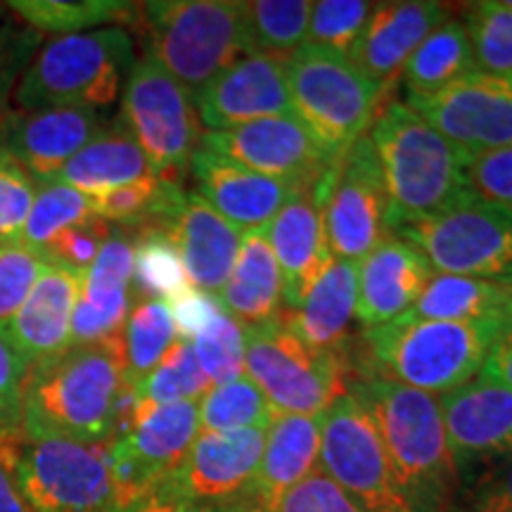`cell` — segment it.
I'll return each mask as SVG.
<instances>
[{
	"label": "cell",
	"mask_w": 512,
	"mask_h": 512,
	"mask_svg": "<svg viewBox=\"0 0 512 512\" xmlns=\"http://www.w3.org/2000/svg\"><path fill=\"white\" fill-rule=\"evenodd\" d=\"M102 131L88 107H46L0 119V147L10 152L36 185L50 183L62 166Z\"/></svg>",
	"instance_id": "20"
},
{
	"label": "cell",
	"mask_w": 512,
	"mask_h": 512,
	"mask_svg": "<svg viewBox=\"0 0 512 512\" xmlns=\"http://www.w3.org/2000/svg\"><path fill=\"white\" fill-rule=\"evenodd\" d=\"M347 394L373 418L408 512H446L460 491L437 396L363 373Z\"/></svg>",
	"instance_id": "1"
},
{
	"label": "cell",
	"mask_w": 512,
	"mask_h": 512,
	"mask_svg": "<svg viewBox=\"0 0 512 512\" xmlns=\"http://www.w3.org/2000/svg\"><path fill=\"white\" fill-rule=\"evenodd\" d=\"M268 242L283 278V302L297 311L335 261L323 228V176L299 185L268 223Z\"/></svg>",
	"instance_id": "18"
},
{
	"label": "cell",
	"mask_w": 512,
	"mask_h": 512,
	"mask_svg": "<svg viewBox=\"0 0 512 512\" xmlns=\"http://www.w3.org/2000/svg\"><path fill=\"white\" fill-rule=\"evenodd\" d=\"M432 278V266L411 242L387 235L358 261V323L373 330L401 318L418 304Z\"/></svg>",
	"instance_id": "23"
},
{
	"label": "cell",
	"mask_w": 512,
	"mask_h": 512,
	"mask_svg": "<svg viewBox=\"0 0 512 512\" xmlns=\"http://www.w3.org/2000/svg\"><path fill=\"white\" fill-rule=\"evenodd\" d=\"M190 171L197 181V195L242 233L268 228L273 216L299 188V185L254 174L245 166L214 155L204 147H197L192 155Z\"/></svg>",
	"instance_id": "24"
},
{
	"label": "cell",
	"mask_w": 512,
	"mask_h": 512,
	"mask_svg": "<svg viewBox=\"0 0 512 512\" xmlns=\"http://www.w3.org/2000/svg\"><path fill=\"white\" fill-rule=\"evenodd\" d=\"M318 465L366 512H408L380 432L351 394L337 396L320 415Z\"/></svg>",
	"instance_id": "12"
},
{
	"label": "cell",
	"mask_w": 512,
	"mask_h": 512,
	"mask_svg": "<svg viewBox=\"0 0 512 512\" xmlns=\"http://www.w3.org/2000/svg\"><path fill=\"white\" fill-rule=\"evenodd\" d=\"M8 10L38 34L57 36L83 34L138 15V5L124 0H15L8 3Z\"/></svg>",
	"instance_id": "34"
},
{
	"label": "cell",
	"mask_w": 512,
	"mask_h": 512,
	"mask_svg": "<svg viewBox=\"0 0 512 512\" xmlns=\"http://www.w3.org/2000/svg\"><path fill=\"white\" fill-rule=\"evenodd\" d=\"M458 482L467 486L512 460V392L477 375L437 396Z\"/></svg>",
	"instance_id": "14"
},
{
	"label": "cell",
	"mask_w": 512,
	"mask_h": 512,
	"mask_svg": "<svg viewBox=\"0 0 512 512\" xmlns=\"http://www.w3.org/2000/svg\"><path fill=\"white\" fill-rule=\"evenodd\" d=\"M266 430L200 432L188 456L157 489L192 503H252Z\"/></svg>",
	"instance_id": "17"
},
{
	"label": "cell",
	"mask_w": 512,
	"mask_h": 512,
	"mask_svg": "<svg viewBox=\"0 0 512 512\" xmlns=\"http://www.w3.org/2000/svg\"><path fill=\"white\" fill-rule=\"evenodd\" d=\"M124 387L121 335L69 347L29 368L22 394V434L110 441Z\"/></svg>",
	"instance_id": "2"
},
{
	"label": "cell",
	"mask_w": 512,
	"mask_h": 512,
	"mask_svg": "<svg viewBox=\"0 0 512 512\" xmlns=\"http://www.w3.org/2000/svg\"><path fill=\"white\" fill-rule=\"evenodd\" d=\"M110 223L93 219L86 223H79V226H72L62 230L57 238L41 249V256L48 261V264L62 266L67 271L83 275L88 268L93 266L95 256L100 254L105 240L112 235Z\"/></svg>",
	"instance_id": "46"
},
{
	"label": "cell",
	"mask_w": 512,
	"mask_h": 512,
	"mask_svg": "<svg viewBox=\"0 0 512 512\" xmlns=\"http://www.w3.org/2000/svg\"><path fill=\"white\" fill-rule=\"evenodd\" d=\"M43 266L46 259L41 252L22 242L0 245V330L8 328L12 316L29 297Z\"/></svg>",
	"instance_id": "44"
},
{
	"label": "cell",
	"mask_w": 512,
	"mask_h": 512,
	"mask_svg": "<svg viewBox=\"0 0 512 512\" xmlns=\"http://www.w3.org/2000/svg\"><path fill=\"white\" fill-rule=\"evenodd\" d=\"M211 387L214 384L204 375L195 349H192V342H188V339H178L174 347L169 349V354L162 358V363L145 380L136 384L143 413L150 411V408L166 406V403L200 401Z\"/></svg>",
	"instance_id": "39"
},
{
	"label": "cell",
	"mask_w": 512,
	"mask_h": 512,
	"mask_svg": "<svg viewBox=\"0 0 512 512\" xmlns=\"http://www.w3.org/2000/svg\"><path fill=\"white\" fill-rule=\"evenodd\" d=\"M169 311L171 318H174L176 332L181 339H188L192 342L200 332H204L214 323V318L223 311L216 294L202 292L197 287H188V290L178 294V297L171 299Z\"/></svg>",
	"instance_id": "52"
},
{
	"label": "cell",
	"mask_w": 512,
	"mask_h": 512,
	"mask_svg": "<svg viewBox=\"0 0 512 512\" xmlns=\"http://www.w3.org/2000/svg\"><path fill=\"white\" fill-rule=\"evenodd\" d=\"M159 230H164L178 249L190 285L219 294L238 261L242 230L223 219L197 192H188L176 214Z\"/></svg>",
	"instance_id": "25"
},
{
	"label": "cell",
	"mask_w": 512,
	"mask_h": 512,
	"mask_svg": "<svg viewBox=\"0 0 512 512\" xmlns=\"http://www.w3.org/2000/svg\"><path fill=\"white\" fill-rule=\"evenodd\" d=\"M81 278L79 273L46 261L29 297L5 328V335L24 356L29 368L69 349Z\"/></svg>",
	"instance_id": "26"
},
{
	"label": "cell",
	"mask_w": 512,
	"mask_h": 512,
	"mask_svg": "<svg viewBox=\"0 0 512 512\" xmlns=\"http://www.w3.org/2000/svg\"><path fill=\"white\" fill-rule=\"evenodd\" d=\"M133 302H171L178 294L188 290L190 280L185 273L181 256L169 235L159 228H143L133 235Z\"/></svg>",
	"instance_id": "37"
},
{
	"label": "cell",
	"mask_w": 512,
	"mask_h": 512,
	"mask_svg": "<svg viewBox=\"0 0 512 512\" xmlns=\"http://www.w3.org/2000/svg\"><path fill=\"white\" fill-rule=\"evenodd\" d=\"M313 3L309 0H254L245 3L249 55L285 62L309 36Z\"/></svg>",
	"instance_id": "35"
},
{
	"label": "cell",
	"mask_w": 512,
	"mask_h": 512,
	"mask_svg": "<svg viewBox=\"0 0 512 512\" xmlns=\"http://www.w3.org/2000/svg\"><path fill=\"white\" fill-rule=\"evenodd\" d=\"M133 249L136 242L124 230H112L93 266L83 273L81 292L72 316L69 347L100 344L124 332L131 313Z\"/></svg>",
	"instance_id": "22"
},
{
	"label": "cell",
	"mask_w": 512,
	"mask_h": 512,
	"mask_svg": "<svg viewBox=\"0 0 512 512\" xmlns=\"http://www.w3.org/2000/svg\"><path fill=\"white\" fill-rule=\"evenodd\" d=\"M41 41L43 34L27 24L19 27L15 19H10L8 5H0V112L8 105L10 93L19 83V74L29 67Z\"/></svg>",
	"instance_id": "48"
},
{
	"label": "cell",
	"mask_w": 512,
	"mask_h": 512,
	"mask_svg": "<svg viewBox=\"0 0 512 512\" xmlns=\"http://www.w3.org/2000/svg\"><path fill=\"white\" fill-rule=\"evenodd\" d=\"M192 98L200 124L211 133L294 114L285 62L266 55L240 57Z\"/></svg>",
	"instance_id": "19"
},
{
	"label": "cell",
	"mask_w": 512,
	"mask_h": 512,
	"mask_svg": "<svg viewBox=\"0 0 512 512\" xmlns=\"http://www.w3.org/2000/svg\"><path fill=\"white\" fill-rule=\"evenodd\" d=\"M406 105L470 155L512 145V74H465L444 91L408 95Z\"/></svg>",
	"instance_id": "15"
},
{
	"label": "cell",
	"mask_w": 512,
	"mask_h": 512,
	"mask_svg": "<svg viewBox=\"0 0 512 512\" xmlns=\"http://www.w3.org/2000/svg\"><path fill=\"white\" fill-rule=\"evenodd\" d=\"M446 512H512V460L463 486Z\"/></svg>",
	"instance_id": "51"
},
{
	"label": "cell",
	"mask_w": 512,
	"mask_h": 512,
	"mask_svg": "<svg viewBox=\"0 0 512 512\" xmlns=\"http://www.w3.org/2000/svg\"><path fill=\"white\" fill-rule=\"evenodd\" d=\"M275 411L247 375L211 387L200 399L202 432L268 430Z\"/></svg>",
	"instance_id": "38"
},
{
	"label": "cell",
	"mask_w": 512,
	"mask_h": 512,
	"mask_svg": "<svg viewBox=\"0 0 512 512\" xmlns=\"http://www.w3.org/2000/svg\"><path fill=\"white\" fill-rule=\"evenodd\" d=\"M463 24L479 72L512 74V5L508 0L467 5Z\"/></svg>",
	"instance_id": "41"
},
{
	"label": "cell",
	"mask_w": 512,
	"mask_h": 512,
	"mask_svg": "<svg viewBox=\"0 0 512 512\" xmlns=\"http://www.w3.org/2000/svg\"><path fill=\"white\" fill-rule=\"evenodd\" d=\"M446 19H451V10L437 0L377 3L347 57L384 91Z\"/></svg>",
	"instance_id": "21"
},
{
	"label": "cell",
	"mask_w": 512,
	"mask_h": 512,
	"mask_svg": "<svg viewBox=\"0 0 512 512\" xmlns=\"http://www.w3.org/2000/svg\"><path fill=\"white\" fill-rule=\"evenodd\" d=\"M216 297L223 309L242 325L266 323L283 313V278L268 242V228L242 233L238 261Z\"/></svg>",
	"instance_id": "28"
},
{
	"label": "cell",
	"mask_w": 512,
	"mask_h": 512,
	"mask_svg": "<svg viewBox=\"0 0 512 512\" xmlns=\"http://www.w3.org/2000/svg\"><path fill=\"white\" fill-rule=\"evenodd\" d=\"M138 17L143 57L192 95L249 55L245 3L238 0H157L138 5Z\"/></svg>",
	"instance_id": "5"
},
{
	"label": "cell",
	"mask_w": 512,
	"mask_h": 512,
	"mask_svg": "<svg viewBox=\"0 0 512 512\" xmlns=\"http://www.w3.org/2000/svg\"><path fill=\"white\" fill-rule=\"evenodd\" d=\"M245 375L275 415H320L347 394V358L342 347L318 351L294 335L283 313L245 325Z\"/></svg>",
	"instance_id": "9"
},
{
	"label": "cell",
	"mask_w": 512,
	"mask_h": 512,
	"mask_svg": "<svg viewBox=\"0 0 512 512\" xmlns=\"http://www.w3.org/2000/svg\"><path fill=\"white\" fill-rule=\"evenodd\" d=\"M197 361L214 387L245 375V325L223 309L207 330L192 339Z\"/></svg>",
	"instance_id": "42"
},
{
	"label": "cell",
	"mask_w": 512,
	"mask_h": 512,
	"mask_svg": "<svg viewBox=\"0 0 512 512\" xmlns=\"http://www.w3.org/2000/svg\"><path fill=\"white\" fill-rule=\"evenodd\" d=\"M133 64V38L124 27L57 36L24 69L15 105L19 112L46 107L105 110L124 91Z\"/></svg>",
	"instance_id": "6"
},
{
	"label": "cell",
	"mask_w": 512,
	"mask_h": 512,
	"mask_svg": "<svg viewBox=\"0 0 512 512\" xmlns=\"http://www.w3.org/2000/svg\"><path fill=\"white\" fill-rule=\"evenodd\" d=\"M510 325L494 320H427L403 313L363 332L370 373L418 392L441 396L482 373L498 335Z\"/></svg>",
	"instance_id": "4"
},
{
	"label": "cell",
	"mask_w": 512,
	"mask_h": 512,
	"mask_svg": "<svg viewBox=\"0 0 512 512\" xmlns=\"http://www.w3.org/2000/svg\"><path fill=\"white\" fill-rule=\"evenodd\" d=\"M27 373L29 363L5 330H0V439L22 432V394Z\"/></svg>",
	"instance_id": "50"
},
{
	"label": "cell",
	"mask_w": 512,
	"mask_h": 512,
	"mask_svg": "<svg viewBox=\"0 0 512 512\" xmlns=\"http://www.w3.org/2000/svg\"><path fill=\"white\" fill-rule=\"evenodd\" d=\"M408 316L427 320H494L512 325V285L434 273Z\"/></svg>",
	"instance_id": "31"
},
{
	"label": "cell",
	"mask_w": 512,
	"mask_h": 512,
	"mask_svg": "<svg viewBox=\"0 0 512 512\" xmlns=\"http://www.w3.org/2000/svg\"><path fill=\"white\" fill-rule=\"evenodd\" d=\"M373 3L366 0H320L313 3L306 43L349 55L366 27Z\"/></svg>",
	"instance_id": "43"
},
{
	"label": "cell",
	"mask_w": 512,
	"mask_h": 512,
	"mask_svg": "<svg viewBox=\"0 0 512 512\" xmlns=\"http://www.w3.org/2000/svg\"><path fill=\"white\" fill-rule=\"evenodd\" d=\"M157 176L145 152L119 124L102 128L91 143L69 159L50 183H62L88 197Z\"/></svg>",
	"instance_id": "30"
},
{
	"label": "cell",
	"mask_w": 512,
	"mask_h": 512,
	"mask_svg": "<svg viewBox=\"0 0 512 512\" xmlns=\"http://www.w3.org/2000/svg\"><path fill=\"white\" fill-rule=\"evenodd\" d=\"M434 273L512 285V214L479 197L394 230Z\"/></svg>",
	"instance_id": "10"
},
{
	"label": "cell",
	"mask_w": 512,
	"mask_h": 512,
	"mask_svg": "<svg viewBox=\"0 0 512 512\" xmlns=\"http://www.w3.org/2000/svg\"><path fill=\"white\" fill-rule=\"evenodd\" d=\"M358 264L332 261L318 285L297 311L283 309V316L294 335L311 349L335 351L344 344L351 320L356 318Z\"/></svg>",
	"instance_id": "29"
},
{
	"label": "cell",
	"mask_w": 512,
	"mask_h": 512,
	"mask_svg": "<svg viewBox=\"0 0 512 512\" xmlns=\"http://www.w3.org/2000/svg\"><path fill=\"white\" fill-rule=\"evenodd\" d=\"M259 512H366L342 486L332 482L325 472H311L302 482Z\"/></svg>",
	"instance_id": "47"
},
{
	"label": "cell",
	"mask_w": 512,
	"mask_h": 512,
	"mask_svg": "<svg viewBox=\"0 0 512 512\" xmlns=\"http://www.w3.org/2000/svg\"><path fill=\"white\" fill-rule=\"evenodd\" d=\"M467 183L472 195L512 214V145L470 157Z\"/></svg>",
	"instance_id": "49"
},
{
	"label": "cell",
	"mask_w": 512,
	"mask_h": 512,
	"mask_svg": "<svg viewBox=\"0 0 512 512\" xmlns=\"http://www.w3.org/2000/svg\"><path fill=\"white\" fill-rule=\"evenodd\" d=\"M323 228L339 261H361L389 235V202L368 133L323 174Z\"/></svg>",
	"instance_id": "13"
},
{
	"label": "cell",
	"mask_w": 512,
	"mask_h": 512,
	"mask_svg": "<svg viewBox=\"0 0 512 512\" xmlns=\"http://www.w3.org/2000/svg\"><path fill=\"white\" fill-rule=\"evenodd\" d=\"M389 202V230L472 197L470 152L441 136L406 102H392L368 131Z\"/></svg>",
	"instance_id": "3"
},
{
	"label": "cell",
	"mask_w": 512,
	"mask_h": 512,
	"mask_svg": "<svg viewBox=\"0 0 512 512\" xmlns=\"http://www.w3.org/2000/svg\"><path fill=\"white\" fill-rule=\"evenodd\" d=\"M185 195L181 183L164 181L159 176L121 185L105 195L91 197L95 219L124 228H164L181 207Z\"/></svg>",
	"instance_id": "33"
},
{
	"label": "cell",
	"mask_w": 512,
	"mask_h": 512,
	"mask_svg": "<svg viewBox=\"0 0 512 512\" xmlns=\"http://www.w3.org/2000/svg\"><path fill=\"white\" fill-rule=\"evenodd\" d=\"M475 69L477 64L465 24L460 19H446L422 41L401 74L408 95H432Z\"/></svg>",
	"instance_id": "32"
},
{
	"label": "cell",
	"mask_w": 512,
	"mask_h": 512,
	"mask_svg": "<svg viewBox=\"0 0 512 512\" xmlns=\"http://www.w3.org/2000/svg\"><path fill=\"white\" fill-rule=\"evenodd\" d=\"M200 147L254 174L292 185L316 183L337 159L294 114L259 119L228 131H204Z\"/></svg>",
	"instance_id": "16"
},
{
	"label": "cell",
	"mask_w": 512,
	"mask_h": 512,
	"mask_svg": "<svg viewBox=\"0 0 512 512\" xmlns=\"http://www.w3.org/2000/svg\"><path fill=\"white\" fill-rule=\"evenodd\" d=\"M34 195L36 183L24 166L5 147H0V245L19 242Z\"/></svg>",
	"instance_id": "45"
},
{
	"label": "cell",
	"mask_w": 512,
	"mask_h": 512,
	"mask_svg": "<svg viewBox=\"0 0 512 512\" xmlns=\"http://www.w3.org/2000/svg\"><path fill=\"white\" fill-rule=\"evenodd\" d=\"M0 456L34 512H119L107 441L19 432L0 439Z\"/></svg>",
	"instance_id": "7"
},
{
	"label": "cell",
	"mask_w": 512,
	"mask_h": 512,
	"mask_svg": "<svg viewBox=\"0 0 512 512\" xmlns=\"http://www.w3.org/2000/svg\"><path fill=\"white\" fill-rule=\"evenodd\" d=\"M479 375L486 377V380L503 384L505 389L512 392V325L498 335L494 347L486 354V361Z\"/></svg>",
	"instance_id": "54"
},
{
	"label": "cell",
	"mask_w": 512,
	"mask_h": 512,
	"mask_svg": "<svg viewBox=\"0 0 512 512\" xmlns=\"http://www.w3.org/2000/svg\"><path fill=\"white\" fill-rule=\"evenodd\" d=\"M292 112L335 157H342L373 126L382 88L347 55L311 46L285 60Z\"/></svg>",
	"instance_id": "8"
},
{
	"label": "cell",
	"mask_w": 512,
	"mask_h": 512,
	"mask_svg": "<svg viewBox=\"0 0 512 512\" xmlns=\"http://www.w3.org/2000/svg\"><path fill=\"white\" fill-rule=\"evenodd\" d=\"M93 219L91 197L62 183L36 185L29 219L24 223L19 242L36 252L50 245L62 230Z\"/></svg>",
	"instance_id": "40"
},
{
	"label": "cell",
	"mask_w": 512,
	"mask_h": 512,
	"mask_svg": "<svg viewBox=\"0 0 512 512\" xmlns=\"http://www.w3.org/2000/svg\"><path fill=\"white\" fill-rule=\"evenodd\" d=\"M320 415H275L271 420L252 484L256 512L271 508L285 491L318 470Z\"/></svg>",
	"instance_id": "27"
},
{
	"label": "cell",
	"mask_w": 512,
	"mask_h": 512,
	"mask_svg": "<svg viewBox=\"0 0 512 512\" xmlns=\"http://www.w3.org/2000/svg\"><path fill=\"white\" fill-rule=\"evenodd\" d=\"M124 512H256V508L254 503H226V505L192 503V501H185V498L166 494L162 489H155Z\"/></svg>",
	"instance_id": "53"
},
{
	"label": "cell",
	"mask_w": 512,
	"mask_h": 512,
	"mask_svg": "<svg viewBox=\"0 0 512 512\" xmlns=\"http://www.w3.org/2000/svg\"><path fill=\"white\" fill-rule=\"evenodd\" d=\"M0 512H34L24 501L8 463L0 456Z\"/></svg>",
	"instance_id": "55"
},
{
	"label": "cell",
	"mask_w": 512,
	"mask_h": 512,
	"mask_svg": "<svg viewBox=\"0 0 512 512\" xmlns=\"http://www.w3.org/2000/svg\"><path fill=\"white\" fill-rule=\"evenodd\" d=\"M169 304L159 299L133 302L128 313L121 347H124V380L138 384L155 370L178 342Z\"/></svg>",
	"instance_id": "36"
},
{
	"label": "cell",
	"mask_w": 512,
	"mask_h": 512,
	"mask_svg": "<svg viewBox=\"0 0 512 512\" xmlns=\"http://www.w3.org/2000/svg\"><path fill=\"white\" fill-rule=\"evenodd\" d=\"M117 124L136 140L164 181L181 183L200 147L202 124L195 98L157 62L140 57L121 93Z\"/></svg>",
	"instance_id": "11"
}]
</instances>
